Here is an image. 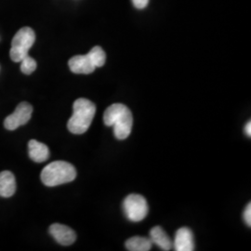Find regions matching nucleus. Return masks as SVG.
<instances>
[{
  "mask_svg": "<svg viewBox=\"0 0 251 251\" xmlns=\"http://www.w3.org/2000/svg\"><path fill=\"white\" fill-rule=\"evenodd\" d=\"M243 217H244V221L246 223V225L248 226H251V204H249L247 207L244 210L243 213Z\"/></svg>",
  "mask_w": 251,
  "mask_h": 251,
  "instance_id": "16",
  "label": "nucleus"
},
{
  "mask_svg": "<svg viewBox=\"0 0 251 251\" xmlns=\"http://www.w3.org/2000/svg\"><path fill=\"white\" fill-rule=\"evenodd\" d=\"M33 113V107L26 101L21 102L15 111L6 117L4 121V126L9 130H15L21 126L25 125L31 119Z\"/></svg>",
  "mask_w": 251,
  "mask_h": 251,
  "instance_id": "6",
  "label": "nucleus"
},
{
  "mask_svg": "<svg viewBox=\"0 0 251 251\" xmlns=\"http://www.w3.org/2000/svg\"><path fill=\"white\" fill-rule=\"evenodd\" d=\"M21 71L25 75H31L36 69V62L29 55H26L21 62Z\"/></svg>",
  "mask_w": 251,
  "mask_h": 251,
  "instance_id": "15",
  "label": "nucleus"
},
{
  "mask_svg": "<svg viewBox=\"0 0 251 251\" xmlns=\"http://www.w3.org/2000/svg\"><path fill=\"white\" fill-rule=\"evenodd\" d=\"M123 211L127 220L133 223L143 221L149 212L146 199L141 196L132 194L125 198L123 202Z\"/></svg>",
  "mask_w": 251,
  "mask_h": 251,
  "instance_id": "5",
  "label": "nucleus"
},
{
  "mask_svg": "<svg viewBox=\"0 0 251 251\" xmlns=\"http://www.w3.org/2000/svg\"><path fill=\"white\" fill-rule=\"evenodd\" d=\"M245 132H246V134L248 135L249 137H251V121H249L248 123H247V125L245 126Z\"/></svg>",
  "mask_w": 251,
  "mask_h": 251,
  "instance_id": "18",
  "label": "nucleus"
},
{
  "mask_svg": "<svg viewBox=\"0 0 251 251\" xmlns=\"http://www.w3.org/2000/svg\"><path fill=\"white\" fill-rule=\"evenodd\" d=\"M173 248L176 251H195V240L193 232L187 227H182L179 229L175 234Z\"/></svg>",
  "mask_w": 251,
  "mask_h": 251,
  "instance_id": "8",
  "label": "nucleus"
},
{
  "mask_svg": "<svg viewBox=\"0 0 251 251\" xmlns=\"http://www.w3.org/2000/svg\"><path fill=\"white\" fill-rule=\"evenodd\" d=\"M152 243L151 239L134 236L126 240V249L129 251H149L152 250Z\"/></svg>",
  "mask_w": 251,
  "mask_h": 251,
  "instance_id": "13",
  "label": "nucleus"
},
{
  "mask_svg": "<svg viewBox=\"0 0 251 251\" xmlns=\"http://www.w3.org/2000/svg\"><path fill=\"white\" fill-rule=\"evenodd\" d=\"M103 122L114 127V134L118 140H125L131 132L133 117L130 110L124 104L115 103L105 110Z\"/></svg>",
  "mask_w": 251,
  "mask_h": 251,
  "instance_id": "1",
  "label": "nucleus"
},
{
  "mask_svg": "<svg viewBox=\"0 0 251 251\" xmlns=\"http://www.w3.org/2000/svg\"><path fill=\"white\" fill-rule=\"evenodd\" d=\"M50 233L57 242L63 246H70L76 239V234L73 229L66 225L60 224L50 225Z\"/></svg>",
  "mask_w": 251,
  "mask_h": 251,
  "instance_id": "7",
  "label": "nucleus"
},
{
  "mask_svg": "<svg viewBox=\"0 0 251 251\" xmlns=\"http://www.w3.org/2000/svg\"><path fill=\"white\" fill-rule=\"evenodd\" d=\"M150 239L152 244L158 246L162 251H171L173 242L160 226H154L150 231Z\"/></svg>",
  "mask_w": 251,
  "mask_h": 251,
  "instance_id": "12",
  "label": "nucleus"
},
{
  "mask_svg": "<svg viewBox=\"0 0 251 251\" xmlns=\"http://www.w3.org/2000/svg\"><path fill=\"white\" fill-rule=\"evenodd\" d=\"M76 178V171L72 164L65 161H54L46 166L41 172V180L48 187H55Z\"/></svg>",
  "mask_w": 251,
  "mask_h": 251,
  "instance_id": "3",
  "label": "nucleus"
},
{
  "mask_svg": "<svg viewBox=\"0 0 251 251\" xmlns=\"http://www.w3.org/2000/svg\"><path fill=\"white\" fill-rule=\"evenodd\" d=\"M96 113V105L90 100L79 98L74 102L73 115L67 123L68 130L73 134L85 133L92 123Z\"/></svg>",
  "mask_w": 251,
  "mask_h": 251,
  "instance_id": "2",
  "label": "nucleus"
},
{
  "mask_svg": "<svg viewBox=\"0 0 251 251\" xmlns=\"http://www.w3.org/2000/svg\"><path fill=\"white\" fill-rule=\"evenodd\" d=\"M29 157L36 163H42L50 157V150L46 144L36 140H31L28 143Z\"/></svg>",
  "mask_w": 251,
  "mask_h": 251,
  "instance_id": "10",
  "label": "nucleus"
},
{
  "mask_svg": "<svg viewBox=\"0 0 251 251\" xmlns=\"http://www.w3.org/2000/svg\"><path fill=\"white\" fill-rule=\"evenodd\" d=\"M36 40V34L30 27L21 28L13 37L10 49V58L13 62L20 63L34 45Z\"/></svg>",
  "mask_w": 251,
  "mask_h": 251,
  "instance_id": "4",
  "label": "nucleus"
},
{
  "mask_svg": "<svg viewBox=\"0 0 251 251\" xmlns=\"http://www.w3.org/2000/svg\"><path fill=\"white\" fill-rule=\"evenodd\" d=\"M16 192V180L12 172H0V197L10 198Z\"/></svg>",
  "mask_w": 251,
  "mask_h": 251,
  "instance_id": "11",
  "label": "nucleus"
},
{
  "mask_svg": "<svg viewBox=\"0 0 251 251\" xmlns=\"http://www.w3.org/2000/svg\"><path fill=\"white\" fill-rule=\"evenodd\" d=\"M87 55L89 56L91 63H93V65L96 68L103 66L106 61V54L99 46H96L93 49H91V50Z\"/></svg>",
  "mask_w": 251,
  "mask_h": 251,
  "instance_id": "14",
  "label": "nucleus"
},
{
  "mask_svg": "<svg viewBox=\"0 0 251 251\" xmlns=\"http://www.w3.org/2000/svg\"><path fill=\"white\" fill-rule=\"evenodd\" d=\"M132 3L135 8L139 9H144L147 7L149 0H132Z\"/></svg>",
  "mask_w": 251,
  "mask_h": 251,
  "instance_id": "17",
  "label": "nucleus"
},
{
  "mask_svg": "<svg viewBox=\"0 0 251 251\" xmlns=\"http://www.w3.org/2000/svg\"><path fill=\"white\" fill-rule=\"evenodd\" d=\"M68 65L70 67V70L75 74L89 75L94 72V70L96 69L87 54L74 56L69 60Z\"/></svg>",
  "mask_w": 251,
  "mask_h": 251,
  "instance_id": "9",
  "label": "nucleus"
}]
</instances>
